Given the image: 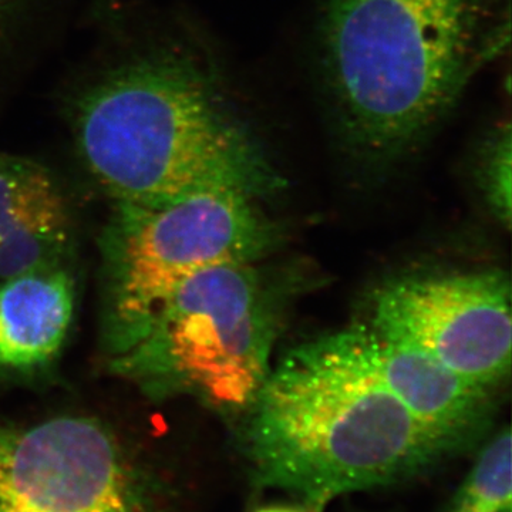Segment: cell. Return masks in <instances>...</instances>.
<instances>
[{"label":"cell","instance_id":"obj_1","mask_svg":"<svg viewBox=\"0 0 512 512\" xmlns=\"http://www.w3.org/2000/svg\"><path fill=\"white\" fill-rule=\"evenodd\" d=\"M510 35L511 0H325L320 77L340 146L370 164L406 156Z\"/></svg>","mask_w":512,"mask_h":512},{"label":"cell","instance_id":"obj_2","mask_svg":"<svg viewBox=\"0 0 512 512\" xmlns=\"http://www.w3.org/2000/svg\"><path fill=\"white\" fill-rule=\"evenodd\" d=\"M242 444L256 484L288 491L315 512L451 454L380 382L345 329L272 366L245 410Z\"/></svg>","mask_w":512,"mask_h":512},{"label":"cell","instance_id":"obj_3","mask_svg":"<svg viewBox=\"0 0 512 512\" xmlns=\"http://www.w3.org/2000/svg\"><path fill=\"white\" fill-rule=\"evenodd\" d=\"M80 150L114 204L158 207L211 185L259 198L282 180L210 79L184 60L114 74L80 107Z\"/></svg>","mask_w":512,"mask_h":512},{"label":"cell","instance_id":"obj_4","mask_svg":"<svg viewBox=\"0 0 512 512\" xmlns=\"http://www.w3.org/2000/svg\"><path fill=\"white\" fill-rule=\"evenodd\" d=\"M276 323L254 264L212 266L187 279L109 369L148 399L188 396L245 413L271 373Z\"/></svg>","mask_w":512,"mask_h":512},{"label":"cell","instance_id":"obj_5","mask_svg":"<svg viewBox=\"0 0 512 512\" xmlns=\"http://www.w3.org/2000/svg\"><path fill=\"white\" fill-rule=\"evenodd\" d=\"M258 200L247 188L222 184L158 207L114 204L101 238L109 356L134 345L191 276L212 266L254 264L274 249L278 229Z\"/></svg>","mask_w":512,"mask_h":512},{"label":"cell","instance_id":"obj_6","mask_svg":"<svg viewBox=\"0 0 512 512\" xmlns=\"http://www.w3.org/2000/svg\"><path fill=\"white\" fill-rule=\"evenodd\" d=\"M0 503L30 512H167L163 487L103 421L0 420Z\"/></svg>","mask_w":512,"mask_h":512},{"label":"cell","instance_id":"obj_7","mask_svg":"<svg viewBox=\"0 0 512 512\" xmlns=\"http://www.w3.org/2000/svg\"><path fill=\"white\" fill-rule=\"evenodd\" d=\"M366 323L490 392L511 375V284L504 272L394 278L377 289Z\"/></svg>","mask_w":512,"mask_h":512},{"label":"cell","instance_id":"obj_8","mask_svg":"<svg viewBox=\"0 0 512 512\" xmlns=\"http://www.w3.org/2000/svg\"><path fill=\"white\" fill-rule=\"evenodd\" d=\"M386 389L451 454L474 443L490 421L491 392L468 382L436 357L359 323L345 329Z\"/></svg>","mask_w":512,"mask_h":512},{"label":"cell","instance_id":"obj_9","mask_svg":"<svg viewBox=\"0 0 512 512\" xmlns=\"http://www.w3.org/2000/svg\"><path fill=\"white\" fill-rule=\"evenodd\" d=\"M74 299L63 264L0 279V370L33 372L52 363L69 335Z\"/></svg>","mask_w":512,"mask_h":512},{"label":"cell","instance_id":"obj_10","mask_svg":"<svg viewBox=\"0 0 512 512\" xmlns=\"http://www.w3.org/2000/svg\"><path fill=\"white\" fill-rule=\"evenodd\" d=\"M70 217L45 168L20 158L0 170V279L62 265Z\"/></svg>","mask_w":512,"mask_h":512},{"label":"cell","instance_id":"obj_11","mask_svg":"<svg viewBox=\"0 0 512 512\" xmlns=\"http://www.w3.org/2000/svg\"><path fill=\"white\" fill-rule=\"evenodd\" d=\"M510 427L485 444L476 463L441 512H512Z\"/></svg>","mask_w":512,"mask_h":512},{"label":"cell","instance_id":"obj_12","mask_svg":"<svg viewBox=\"0 0 512 512\" xmlns=\"http://www.w3.org/2000/svg\"><path fill=\"white\" fill-rule=\"evenodd\" d=\"M511 123L497 124L480 150L478 183L495 217L510 227L511 222Z\"/></svg>","mask_w":512,"mask_h":512},{"label":"cell","instance_id":"obj_13","mask_svg":"<svg viewBox=\"0 0 512 512\" xmlns=\"http://www.w3.org/2000/svg\"><path fill=\"white\" fill-rule=\"evenodd\" d=\"M254 512H315L306 505H268V507L259 508Z\"/></svg>","mask_w":512,"mask_h":512},{"label":"cell","instance_id":"obj_14","mask_svg":"<svg viewBox=\"0 0 512 512\" xmlns=\"http://www.w3.org/2000/svg\"><path fill=\"white\" fill-rule=\"evenodd\" d=\"M19 160L20 158L18 157H12L8 156V154L0 153V170H2V168L10 167V165L18 163Z\"/></svg>","mask_w":512,"mask_h":512},{"label":"cell","instance_id":"obj_15","mask_svg":"<svg viewBox=\"0 0 512 512\" xmlns=\"http://www.w3.org/2000/svg\"><path fill=\"white\" fill-rule=\"evenodd\" d=\"M0 512H30L23 508L15 507V505L0 503Z\"/></svg>","mask_w":512,"mask_h":512}]
</instances>
